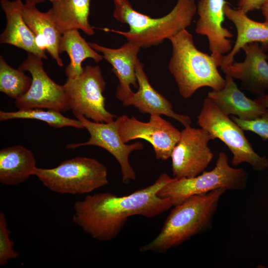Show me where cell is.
<instances>
[{"mask_svg": "<svg viewBox=\"0 0 268 268\" xmlns=\"http://www.w3.org/2000/svg\"><path fill=\"white\" fill-rule=\"evenodd\" d=\"M162 173L152 185L122 197L109 193L86 196L73 205V223L93 239H115L134 215L152 218L173 206L171 200L158 196L159 190L174 180Z\"/></svg>", "mask_w": 268, "mask_h": 268, "instance_id": "1", "label": "cell"}, {"mask_svg": "<svg viewBox=\"0 0 268 268\" xmlns=\"http://www.w3.org/2000/svg\"><path fill=\"white\" fill-rule=\"evenodd\" d=\"M226 190L217 189L190 197L175 206L158 235L141 246V252L164 253L193 237L209 230L221 196Z\"/></svg>", "mask_w": 268, "mask_h": 268, "instance_id": "2", "label": "cell"}, {"mask_svg": "<svg viewBox=\"0 0 268 268\" xmlns=\"http://www.w3.org/2000/svg\"><path fill=\"white\" fill-rule=\"evenodd\" d=\"M113 1L115 5L114 18L128 24L130 28L127 31H106L123 35L128 41L135 43L140 48L158 45L165 39L186 29L197 11L195 0H177L169 13L154 18L136 11L128 0Z\"/></svg>", "mask_w": 268, "mask_h": 268, "instance_id": "3", "label": "cell"}, {"mask_svg": "<svg viewBox=\"0 0 268 268\" xmlns=\"http://www.w3.org/2000/svg\"><path fill=\"white\" fill-rule=\"evenodd\" d=\"M168 39L172 47L168 68L182 97L189 98L203 87L219 90L224 86L225 79L213 57L196 48L193 36L186 29Z\"/></svg>", "mask_w": 268, "mask_h": 268, "instance_id": "4", "label": "cell"}, {"mask_svg": "<svg viewBox=\"0 0 268 268\" xmlns=\"http://www.w3.org/2000/svg\"><path fill=\"white\" fill-rule=\"evenodd\" d=\"M34 175L48 189L62 194H87L109 183L106 167L85 157L65 160L53 168L36 167Z\"/></svg>", "mask_w": 268, "mask_h": 268, "instance_id": "5", "label": "cell"}, {"mask_svg": "<svg viewBox=\"0 0 268 268\" xmlns=\"http://www.w3.org/2000/svg\"><path fill=\"white\" fill-rule=\"evenodd\" d=\"M248 175L242 168H235L228 163V157L220 152L214 168L203 171L201 175L190 178L174 180L163 186L157 195L171 200L173 206L182 203L194 195L206 193L224 188L226 191L244 190L247 184Z\"/></svg>", "mask_w": 268, "mask_h": 268, "instance_id": "6", "label": "cell"}, {"mask_svg": "<svg viewBox=\"0 0 268 268\" xmlns=\"http://www.w3.org/2000/svg\"><path fill=\"white\" fill-rule=\"evenodd\" d=\"M197 123L210 134L213 140L218 138L228 147L233 155V166L247 163L257 171L268 168V159L254 150L244 130L207 97L198 116Z\"/></svg>", "mask_w": 268, "mask_h": 268, "instance_id": "7", "label": "cell"}, {"mask_svg": "<svg viewBox=\"0 0 268 268\" xmlns=\"http://www.w3.org/2000/svg\"><path fill=\"white\" fill-rule=\"evenodd\" d=\"M106 86L100 67L87 65L75 78H67L63 85L70 110L95 122L108 123L116 116L106 108L103 93Z\"/></svg>", "mask_w": 268, "mask_h": 268, "instance_id": "8", "label": "cell"}, {"mask_svg": "<svg viewBox=\"0 0 268 268\" xmlns=\"http://www.w3.org/2000/svg\"><path fill=\"white\" fill-rule=\"evenodd\" d=\"M42 59L28 53L26 59L18 69L30 72L32 83L27 92L15 101L18 110L40 108L53 109L64 112L70 110L69 101L63 85L54 82L43 67Z\"/></svg>", "mask_w": 268, "mask_h": 268, "instance_id": "9", "label": "cell"}, {"mask_svg": "<svg viewBox=\"0 0 268 268\" xmlns=\"http://www.w3.org/2000/svg\"><path fill=\"white\" fill-rule=\"evenodd\" d=\"M115 122L124 143L137 139L145 140L152 145L158 160H166L170 158L181 138V132L161 115H151L149 121L143 122L134 116L123 115Z\"/></svg>", "mask_w": 268, "mask_h": 268, "instance_id": "10", "label": "cell"}, {"mask_svg": "<svg viewBox=\"0 0 268 268\" xmlns=\"http://www.w3.org/2000/svg\"><path fill=\"white\" fill-rule=\"evenodd\" d=\"M90 134L88 140L66 145L68 149L94 145L101 147L109 152L120 164L122 181L129 184L136 179L135 173L132 167L129 156L132 152L143 149L140 141L130 144L124 143L119 133L115 120L108 123L95 122L80 114L74 115Z\"/></svg>", "mask_w": 268, "mask_h": 268, "instance_id": "11", "label": "cell"}, {"mask_svg": "<svg viewBox=\"0 0 268 268\" xmlns=\"http://www.w3.org/2000/svg\"><path fill=\"white\" fill-rule=\"evenodd\" d=\"M171 158L174 177L180 179L195 177L202 173L211 162L213 153L208 146L213 140L203 128L185 127Z\"/></svg>", "mask_w": 268, "mask_h": 268, "instance_id": "12", "label": "cell"}, {"mask_svg": "<svg viewBox=\"0 0 268 268\" xmlns=\"http://www.w3.org/2000/svg\"><path fill=\"white\" fill-rule=\"evenodd\" d=\"M225 0H200L197 6L199 16L195 28L199 35L206 36L211 56L217 67H220L223 56L232 49V41L229 39L232 33L223 26L225 14Z\"/></svg>", "mask_w": 268, "mask_h": 268, "instance_id": "13", "label": "cell"}, {"mask_svg": "<svg viewBox=\"0 0 268 268\" xmlns=\"http://www.w3.org/2000/svg\"><path fill=\"white\" fill-rule=\"evenodd\" d=\"M242 50L245 58L242 62H233L222 70L241 81V87L257 96L268 92V55L259 43L246 45Z\"/></svg>", "mask_w": 268, "mask_h": 268, "instance_id": "14", "label": "cell"}, {"mask_svg": "<svg viewBox=\"0 0 268 268\" xmlns=\"http://www.w3.org/2000/svg\"><path fill=\"white\" fill-rule=\"evenodd\" d=\"M95 51L102 54L103 58L112 66V70L118 78L116 97L123 102L133 91L131 86L138 87L135 67L141 48L135 43L128 41L117 49H112L88 42Z\"/></svg>", "mask_w": 268, "mask_h": 268, "instance_id": "15", "label": "cell"}, {"mask_svg": "<svg viewBox=\"0 0 268 268\" xmlns=\"http://www.w3.org/2000/svg\"><path fill=\"white\" fill-rule=\"evenodd\" d=\"M135 71L138 90L136 92H133L122 102L123 106H134L142 114L166 116L177 121L184 127L191 126L190 117L175 112L171 103L151 86L144 70L143 65L139 59L136 62Z\"/></svg>", "mask_w": 268, "mask_h": 268, "instance_id": "16", "label": "cell"}, {"mask_svg": "<svg viewBox=\"0 0 268 268\" xmlns=\"http://www.w3.org/2000/svg\"><path fill=\"white\" fill-rule=\"evenodd\" d=\"M0 3L6 20L5 28L0 35V43L14 46L47 59L45 51L37 45L35 36L23 19L24 3L21 0H0Z\"/></svg>", "mask_w": 268, "mask_h": 268, "instance_id": "17", "label": "cell"}, {"mask_svg": "<svg viewBox=\"0 0 268 268\" xmlns=\"http://www.w3.org/2000/svg\"><path fill=\"white\" fill-rule=\"evenodd\" d=\"M224 12L235 26L237 37L231 51L222 57L220 66L221 69L233 63L235 55L249 43H259L268 51V22L251 19L244 11L231 7L228 2L224 6Z\"/></svg>", "mask_w": 268, "mask_h": 268, "instance_id": "18", "label": "cell"}, {"mask_svg": "<svg viewBox=\"0 0 268 268\" xmlns=\"http://www.w3.org/2000/svg\"><path fill=\"white\" fill-rule=\"evenodd\" d=\"M225 84L221 89L212 90L207 95L224 114L243 120H252L265 112L267 108L245 96L233 77L225 74Z\"/></svg>", "mask_w": 268, "mask_h": 268, "instance_id": "19", "label": "cell"}, {"mask_svg": "<svg viewBox=\"0 0 268 268\" xmlns=\"http://www.w3.org/2000/svg\"><path fill=\"white\" fill-rule=\"evenodd\" d=\"M23 19L35 37L38 47L47 51L60 67L64 64L60 56L59 45L62 34L47 14L40 11L36 5L24 3Z\"/></svg>", "mask_w": 268, "mask_h": 268, "instance_id": "20", "label": "cell"}, {"mask_svg": "<svg viewBox=\"0 0 268 268\" xmlns=\"http://www.w3.org/2000/svg\"><path fill=\"white\" fill-rule=\"evenodd\" d=\"M36 161L33 152L21 145L3 148L0 150V182L14 186L34 175Z\"/></svg>", "mask_w": 268, "mask_h": 268, "instance_id": "21", "label": "cell"}, {"mask_svg": "<svg viewBox=\"0 0 268 268\" xmlns=\"http://www.w3.org/2000/svg\"><path fill=\"white\" fill-rule=\"evenodd\" d=\"M91 0H57L47 13L63 34L80 29L88 35L95 33L88 21Z\"/></svg>", "mask_w": 268, "mask_h": 268, "instance_id": "22", "label": "cell"}, {"mask_svg": "<svg viewBox=\"0 0 268 268\" xmlns=\"http://www.w3.org/2000/svg\"><path fill=\"white\" fill-rule=\"evenodd\" d=\"M59 52H66L70 59L69 64L65 69L67 78H75L82 73L84 67L82 64L85 59H92L98 63L103 59V55L94 50L77 29L70 30L62 34Z\"/></svg>", "mask_w": 268, "mask_h": 268, "instance_id": "23", "label": "cell"}, {"mask_svg": "<svg viewBox=\"0 0 268 268\" xmlns=\"http://www.w3.org/2000/svg\"><path fill=\"white\" fill-rule=\"evenodd\" d=\"M33 119L44 122L55 128L71 127L83 129L78 119H70L64 116L62 112L53 109L36 108L28 110H18L16 111H0V121L3 122L11 119Z\"/></svg>", "mask_w": 268, "mask_h": 268, "instance_id": "24", "label": "cell"}, {"mask_svg": "<svg viewBox=\"0 0 268 268\" xmlns=\"http://www.w3.org/2000/svg\"><path fill=\"white\" fill-rule=\"evenodd\" d=\"M32 77L24 71L12 68L0 56V91L15 100L23 96L29 90Z\"/></svg>", "mask_w": 268, "mask_h": 268, "instance_id": "25", "label": "cell"}, {"mask_svg": "<svg viewBox=\"0 0 268 268\" xmlns=\"http://www.w3.org/2000/svg\"><path fill=\"white\" fill-rule=\"evenodd\" d=\"M10 231L4 213H0V266L6 265L10 260L15 259L19 253L13 249L14 242L10 240Z\"/></svg>", "mask_w": 268, "mask_h": 268, "instance_id": "26", "label": "cell"}, {"mask_svg": "<svg viewBox=\"0 0 268 268\" xmlns=\"http://www.w3.org/2000/svg\"><path fill=\"white\" fill-rule=\"evenodd\" d=\"M244 131L253 132L264 140L268 139V108L258 118L243 120L232 116L230 117Z\"/></svg>", "mask_w": 268, "mask_h": 268, "instance_id": "27", "label": "cell"}, {"mask_svg": "<svg viewBox=\"0 0 268 268\" xmlns=\"http://www.w3.org/2000/svg\"><path fill=\"white\" fill-rule=\"evenodd\" d=\"M267 0H239L238 8L247 13L250 11L261 9Z\"/></svg>", "mask_w": 268, "mask_h": 268, "instance_id": "28", "label": "cell"}, {"mask_svg": "<svg viewBox=\"0 0 268 268\" xmlns=\"http://www.w3.org/2000/svg\"><path fill=\"white\" fill-rule=\"evenodd\" d=\"M255 100L268 108V92L261 96H257Z\"/></svg>", "mask_w": 268, "mask_h": 268, "instance_id": "29", "label": "cell"}, {"mask_svg": "<svg viewBox=\"0 0 268 268\" xmlns=\"http://www.w3.org/2000/svg\"><path fill=\"white\" fill-rule=\"evenodd\" d=\"M266 22H268V0H267L261 8Z\"/></svg>", "mask_w": 268, "mask_h": 268, "instance_id": "30", "label": "cell"}, {"mask_svg": "<svg viewBox=\"0 0 268 268\" xmlns=\"http://www.w3.org/2000/svg\"><path fill=\"white\" fill-rule=\"evenodd\" d=\"M46 0H25V3L29 4L36 5L37 4L44 2ZM51 1L52 3L57 1V0H47Z\"/></svg>", "mask_w": 268, "mask_h": 268, "instance_id": "31", "label": "cell"}]
</instances>
